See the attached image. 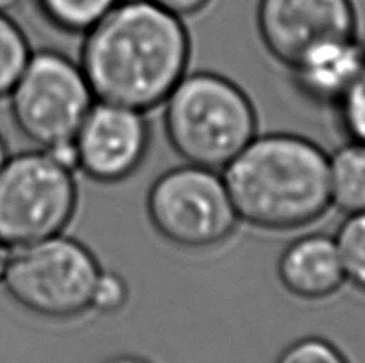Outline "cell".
<instances>
[{"label":"cell","mask_w":365,"mask_h":363,"mask_svg":"<svg viewBox=\"0 0 365 363\" xmlns=\"http://www.w3.org/2000/svg\"><path fill=\"white\" fill-rule=\"evenodd\" d=\"M191 43L178 15L120 0L83 34L81 68L96 101L151 112L186 75Z\"/></svg>","instance_id":"6da1fadb"},{"label":"cell","mask_w":365,"mask_h":363,"mask_svg":"<svg viewBox=\"0 0 365 363\" xmlns=\"http://www.w3.org/2000/svg\"><path fill=\"white\" fill-rule=\"evenodd\" d=\"M240 224L292 232L331 210L329 154L292 132L258 133L223 170Z\"/></svg>","instance_id":"7a4b0ae2"},{"label":"cell","mask_w":365,"mask_h":363,"mask_svg":"<svg viewBox=\"0 0 365 363\" xmlns=\"http://www.w3.org/2000/svg\"><path fill=\"white\" fill-rule=\"evenodd\" d=\"M160 109L165 140L185 164L221 172L259 133L245 90L210 70L186 73Z\"/></svg>","instance_id":"3957f363"},{"label":"cell","mask_w":365,"mask_h":363,"mask_svg":"<svg viewBox=\"0 0 365 363\" xmlns=\"http://www.w3.org/2000/svg\"><path fill=\"white\" fill-rule=\"evenodd\" d=\"M101 270L88 246L58 234L28 245H6L0 285L28 312L69 320L91 310Z\"/></svg>","instance_id":"277c9868"},{"label":"cell","mask_w":365,"mask_h":363,"mask_svg":"<svg viewBox=\"0 0 365 363\" xmlns=\"http://www.w3.org/2000/svg\"><path fill=\"white\" fill-rule=\"evenodd\" d=\"M146 215L155 234L186 251L218 248L240 224L221 172L185 162L153 181Z\"/></svg>","instance_id":"5b68a950"},{"label":"cell","mask_w":365,"mask_h":363,"mask_svg":"<svg viewBox=\"0 0 365 363\" xmlns=\"http://www.w3.org/2000/svg\"><path fill=\"white\" fill-rule=\"evenodd\" d=\"M77 202L74 170L48 151L6 157L0 167V243L19 246L63 234Z\"/></svg>","instance_id":"8992f818"},{"label":"cell","mask_w":365,"mask_h":363,"mask_svg":"<svg viewBox=\"0 0 365 363\" xmlns=\"http://www.w3.org/2000/svg\"><path fill=\"white\" fill-rule=\"evenodd\" d=\"M9 98L19 132L42 149L73 141L96 101L81 64L56 50L32 51Z\"/></svg>","instance_id":"52a82bcc"},{"label":"cell","mask_w":365,"mask_h":363,"mask_svg":"<svg viewBox=\"0 0 365 363\" xmlns=\"http://www.w3.org/2000/svg\"><path fill=\"white\" fill-rule=\"evenodd\" d=\"M77 168L101 184L122 183L140 170L151 149L148 114L95 101L74 136Z\"/></svg>","instance_id":"ba28073f"},{"label":"cell","mask_w":365,"mask_h":363,"mask_svg":"<svg viewBox=\"0 0 365 363\" xmlns=\"http://www.w3.org/2000/svg\"><path fill=\"white\" fill-rule=\"evenodd\" d=\"M257 23L266 50L287 68L317 47L356 36L351 0H259Z\"/></svg>","instance_id":"9c48e42d"},{"label":"cell","mask_w":365,"mask_h":363,"mask_svg":"<svg viewBox=\"0 0 365 363\" xmlns=\"http://www.w3.org/2000/svg\"><path fill=\"white\" fill-rule=\"evenodd\" d=\"M282 288L302 301H324L346 285L343 259L335 236L312 232L297 237L277 259Z\"/></svg>","instance_id":"30bf717a"},{"label":"cell","mask_w":365,"mask_h":363,"mask_svg":"<svg viewBox=\"0 0 365 363\" xmlns=\"http://www.w3.org/2000/svg\"><path fill=\"white\" fill-rule=\"evenodd\" d=\"M365 66V45L356 36L309 51L289 68L297 92L306 101L334 109Z\"/></svg>","instance_id":"8fae6325"},{"label":"cell","mask_w":365,"mask_h":363,"mask_svg":"<svg viewBox=\"0 0 365 363\" xmlns=\"http://www.w3.org/2000/svg\"><path fill=\"white\" fill-rule=\"evenodd\" d=\"M331 209L344 216L365 211V144L346 140L329 154Z\"/></svg>","instance_id":"7c38bea8"},{"label":"cell","mask_w":365,"mask_h":363,"mask_svg":"<svg viewBox=\"0 0 365 363\" xmlns=\"http://www.w3.org/2000/svg\"><path fill=\"white\" fill-rule=\"evenodd\" d=\"M50 24L69 34H86L120 0H36Z\"/></svg>","instance_id":"4fadbf2b"},{"label":"cell","mask_w":365,"mask_h":363,"mask_svg":"<svg viewBox=\"0 0 365 363\" xmlns=\"http://www.w3.org/2000/svg\"><path fill=\"white\" fill-rule=\"evenodd\" d=\"M31 55L24 31L5 10H0V98L9 96Z\"/></svg>","instance_id":"5bb4252c"},{"label":"cell","mask_w":365,"mask_h":363,"mask_svg":"<svg viewBox=\"0 0 365 363\" xmlns=\"http://www.w3.org/2000/svg\"><path fill=\"white\" fill-rule=\"evenodd\" d=\"M335 241L346 274V285L365 295V211L344 216Z\"/></svg>","instance_id":"9a60e30c"},{"label":"cell","mask_w":365,"mask_h":363,"mask_svg":"<svg viewBox=\"0 0 365 363\" xmlns=\"http://www.w3.org/2000/svg\"><path fill=\"white\" fill-rule=\"evenodd\" d=\"M334 111L346 140L365 144V66Z\"/></svg>","instance_id":"2e32d148"},{"label":"cell","mask_w":365,"mask_h":363,"mask_svg":"<svg viewBox=\"0 0 365 363\" xmlns=\"http://www.w3.org/2000/svg\"><path fill=\"white\" fill-rule=\"evenodd\" d=\"M274 363H349L341 349L322 336H304L287 346Z\"/></svg>","instance_id":"e0dca14e"},{"label":"cell","mask_w":365,"mask_h":363,"mask_svg":"<svg viewBox=\"0 0 365 363\" xmlns=\"http://www.w3.org/2000/svg\"><path fill=\"white\" fill-rule=\"evenodd\" d=\"M130 291L123 278L113 270H101L95 285L91 310L98 314H114L125 306Z\"/></svg>","instance_id":"ac0fdd59"},{"label":"cell","mask_w":365,"mask_h":363,"mask_svg":"<svg viewBox=\"0 0 365 363\" xmlns=\"http://www.w3.org/2000/svg\"><path fill=\"white\" fill-rule=\"evenodd\" d=\"M149 2L159 5L178 16H186L204 9L210 0H149Z\"/></svg>","instance_id":"d6986e66"},{"label":"cell","mask_w":365,"mask_h":363,"mask_svg":"<svg viewBox=\"0 0 365 363\" xmlns=\"http://www.w3.org/2000/svg\"><path fill=\"white\" fill-rule=\"evenodd\" d=\"M103 363H151L141 357H136V355H117V357H110L104 360Z\"/></svg>","instance_id":"ffe728a7"},{"label":"cell","mask_w":365,"mask_h":363,"mask_svg":"<svg viewBox=\"0 0 365 363\" xmlns=\"http://www.w3.org/2000/svg\"><path fill=\"white\" fill-rule=\"evenodd\" d=\"M6 157H9V154H6V146L4 142V138L0 136V167L4 165V162L6 160Z\"/></svg>","instance_id":"44dd1931"}]
</instances>
